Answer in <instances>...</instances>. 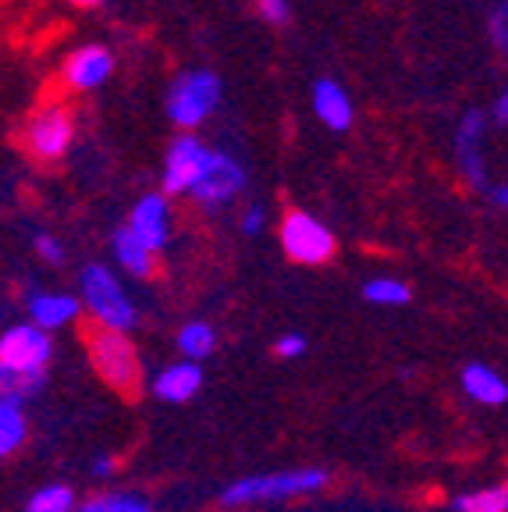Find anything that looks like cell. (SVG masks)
<instances>
[{"label": "cell", "instance_id": "cell-1", "mask_svg": "<svg viewBox=\"0 0 508 512\" xmlns=\"http://www.w3.org/2000/svg\"><path fill=\"white\" fill-rule=\"evenodd\" d=\"M327 484V473L317 466H306V470H278V473H253V477H242L235 484L221 491V505L228 509H242V505L253 502H281V498H302L313 495Z\"/></svg>", "mask_w": 508, "mask_h": 512}, {"label": "cell", "instance_id": "cell-2", "mask_svg": "<svg viewBox=\"0 0 508 512\" xmlns=\"http://www.w3.org/2000/svg\"><path fill=\"white\" fill-rule=\"evenodd\" d=\"M82 303H86V310L93 313L96 324L104 331L128 335L135 328V320H139L132 296H128L125 285L104 264H89L82 271Z\"/></svg>", "mask_w": 508, "mask_h": 512}, {"label": "cell", "instance_id": "cell-3", "mask_svg": "<svg viewBox=\"0 0 508 512\" xmlns=\"http://www.w3.org/2000/svg\"><path fill=\"white\" fill-rule=\"evenodd\" d=\"M221 104V79L207 68L182 72L167 89V118L178 128H199Z\"/></svg>", "mask_w": 508, "mask_h": 512}, {"label": "cell", "instance_id": "cell-4", "mask_svg": "<svg viewBox=\"0 0 508 512\" xmlns=\"http://www.w3.org/2000/svg\"><path fill=\"white\" fill-rule=\"evenodd\" d=\"M89 363L111 388L118 392H135L139 384V352L128 342V335L118 331H93L89 335Z\"/></svg>", "mask_w": 508, "mask_h": 512}, {"label": "cell", "instance_id": "cell-5", "mask_svg": "<svg viewBox=\"0 0 508 512\" xmlns=\"http://www.w3.org/2000/svg\"><path fill=\"white\" fill-rule=\"evenodd\" d=\"M54 356V342L36 324H15L0 338V367L11 374H47V363Z\"/></svg>", "mask_w": 508, "mask_h": 512}, {"label": "cell", "instance_id": "cell-6", "mask_svg": "<svg viewBox=\"0 0 508 512\" xmlns=\"http://www.w3.org/2000/svg\"><path fill=\"white\" fill-rule=\"evenodd\" d=\"M281 246L295 264H324L334 256V235L324 221L306 210H292L281 221Z\"/></svg>", "mask_w": 508, "mask_h": 512}, {"label": "cell", "instance_id": "cell-7", "mask_svg": "<svg viewBox=\"0 0 508 512\" xmlns=\"http://www.w3.org/2000/svg\"><path fill=\"white\" fill-rule=\"evenodd\" d=\"M242 189H246V168H242L235 157H228V153L210 150L207 164H203V171H199L189 196L196 203H203V207H221V203H228L231 196H239Z\"/></svg>", "mask_w": 508, "mask_h": 512}, {"label": "cell", "instance_id": "cell-8", "mask_svg": "<svg viewBox=\"0 0 508 512\" xmlns=\"http://www.w3.org/2000/svg\"><path fill=\"white\" fill-rule=\"evenodd\" d=\"M75 139V121L64 107H43L25 125V150L40 160H61Z\"/></svg>", "mask_w": 508, "mask_h": 512}, {"label": "cell", "instance_id": "cell-9", "mask_svg": "<svg viewBox=\"0 0 508 512\" xmlns=\"http://www.w3.org/2000/svg\"><path fill=\"white\" fill-rule=\"evenodd\" d=\"M487 132V114L484 111H466L455 128V160H459V171L469 185L477 189H487V168H484V153H480V143H484Z\"/></svg>", "mask_w": 508, "mask_h": 512}, {"label": "cell", "instance_id": "cell-10", "mask_svg": "<svg viewBox=\"0 0 508 512\" xmlns=\"http://www.w3.org/2000/svg\"><path fill=\"white\" fill-rule=\"evenodd\" d=\"M125 228L157 256L167 246V239H171V207H167L164 192H150V196L135 203Z\"/></svg>", "mask_w": 508, "mask_h": 512}, {"label": "cell", "instance_id": "cell-11", "mask_svg": "<svg viewBox=\"0 0 508 512\" xmlns=\"http://www.w3.org/2000/svg\"><path fill=\"white\" fill-rule=\"evenodd\" d=\"M210 150L199 143L196 136H182L171 143L164 160V196H178V192H189L196 185L199 171L207 164Z\"/></svg>", "mask_w": 508, "mask_h": 512}, {"label": "cell", "instance_id": "cell-12", "mask_svg": "<svg viewBox=\"0 0 508 512\" xmlns=\"http://www.w3.org/2000/svg\"><path fill=\"white\" fill-rule=\"evenodd\" d=\"M114 72V54L107 47H79L68 64H64V79L72 89H96L104 86Z\"/></svg>", "mask_w": 508, "mask_h": 512}, {"label": "cell", "instance_id": "cell-13", "mask_svg": "<svg viewBox=\"0 0 508 512\" xmlns=\"http://www.w3.org/2000/svg\"><path fill=\"white\" fill-rule=\"evenodd\" d=\"M313 111L324 121L331 132H345L352 128V100L334 79H317L313 82Z\"/></svg>", "mask_w": 508, "mask_h": 512}, {"label": "cell", "instance_id": "cell-14", "mask_svg": "<svg viewBox=\"0 0 508 512\" xmlns=\"http://www.w3.org/2000/svg\"><path fill=\"white\" fill-rule=\"evenodd\" d=\"M199 384H203V370H199L196 363L182 360V363L164 367L153 377V395H157L160 402H189L192 395L199 392Z\"/></svg>", "mask_w": 508, "mask_h": 512}, {"label": "cell", "instance_id": "cell-15", "mask_svg": "<svg viewBox=\"0 0 508 512\" xmlns=\"http://www.w3.org/2000/svg\"><path fill=\"white\" fill-rule=\"evenodd\" d=\"M82 303L75 296H64V292H40V296L29 299V313H32V324L40 331H57L64 324H72L79 317Z\"/></svg>", "mask_w": 508, "mask_h": 512}, {"label": "cell", "instance_id": "cell-16", "mask_svg": "<svg viewBox=\"0 0 508 512\" xmlns=\"http://www.w3.org/2000/svg\"><path fill=\"white\" fill-rule=\"evenodd\" d=\"M462 388L480 406H501L508 399V381L494 367H484V363H469L462 370Z\"/></svg>", "mask_w": 508, "mask_h": 512}, {"label": "cell", "instance_id": "cell-17", "mask_svg": "<svg viewBox=\"0 0 508 512\" xmlns=\"http://www.w3.org/2000/svg\"><path fill=\"white\" fill-rule=\"evenodd\" d=\"M111 249H114V256H118V264L125 267L132 278H150V274H153V253L143 246V242L135 239L128 228L114 232Z\"/></svg>", "mask_w": 508, "mask_h": 512}, {"label": "cell", "instance_id": "cell-18", "mask_svg": "<svg viewBox=\"0 0 508 512\" xmlns=\"http://www.w3.org/2000/svg\"><path fill=\"white\" fill-rule=\"evenodd\" d=\"M178 349L189 363L207 360L210 352L217 349V331L210 328L207 320H189L182 331H178Z\"/></svg>", "mask_w": 508, "mask_h": 512}, {"label": "cell", "instance_id": "cell-19", "mask_svg": "<svg viewBox=\"0 0 508 512\" xmlns=\"http://www.w3.org/2000/svg\"><path fill=\"white\" fill-rule=\"evenodd\" d=\"M25 434H29V424H25L22 406L0 402V459L15 456L18 448L25 445Z\"/></svg>", "mask_w": 508, "mask_h": 512}, {"label": "cell", "instance_id": "cell-20", "mask_svg": "<svg viewBox=\"0 0 508 512\" xmlns=\"http://www.w3.org/2000/svg\"><path fill=\"white\" fill-rule=\"evenodd\" d=\"M43 381H47V374H11V370L0 367V402L22 406V402L36 399L43 392Z\"/></svg>", "mask_w": 508, "mask_h": 512}, {"label": "cell", "instance_id": "cell-21", "mask_svg": "<svg viewBox=\"0 0 508 512\" xmlns=\"http://www.w3.org/2000/svg\"><path fill=\"white\" fill-rule=\"evenodd\" d=\"M79 502H75V491L68 484H47L36 495L25 502V512H75Z\"/></svg>", "mask_w": 508, "mask_h": 512}, {"label": "cell", "instance_id": "cell-22", "mask_svg": "<svg viewBox=\"0 0 508 512\" xmlns=\"http://www.w3.org/2000/svg\"><path fill=\"white\" fill-rule=\"evenodd\" d=\"M75 512H153V505L139 495H128V491H111V495H96L82 502Z\"/></svg>", "mask_w": 508, "mask_h": 512}, {"label": "cell", "instance_id": "cell-23", "mask_svg": "<svg viewBox=\"0 0 508 512\" xmlns=\"http://www.w3.org/2000/svg\"><path fill=\"white\" fill-rule=\"evenodd\" d=\"M455 512H508L505 488H484V491H466L452 502Z\"/></svg>", "mask_w": 508, "mask_h": 512}, {"label": "cell", "instance_id": "cell-24", "mask_svg": "<svg viewBox=\"0 0 508 512\" xmlns=\"http://www.w3.org/2000/svg\"><path fill=\"white\" fill-rule=\"evenodd\" d=\"M363 296L377 306H402L409 303V285L398 278H370L363 285Z\"/></svg>", "mask_w": 508, "mask_h": 512}, {"label": "cell", "instance_id": "cell-25", "mask_svg": "<svg viewBox=\"0 0 508 512\" xmlns=\"http://www.w3.org/2000/svg\"><path fill=\"white\" fill-rule=\"evenodd\" d=\"M487 36H491L494 50L508 57V0H501V4H494L491 18H487Z\"/></svg>", "mask_w": 508, "mask_h": 512}, {"label": "cell", "instance_id": "cell-26", "mask_svg": "<svg viewBox=\"0 0 508 512\" xmlns=\"http://www.w3.org/2000/svg\"><path fill=\"white\" fill-rule=\"evenodd\" d=\"M256 11H260V18L270 25H285L288 18H292V4H288V0H256Z\"/></svg>", "mask_w": 508, "mask_h": 512}, {"label": "cell", "instance_id": "cell-27", "mask_svg": "<svg viewBox=\"0 0 508 512\" xmlns=\"http://www.w3.org/2000/svg\"><path fill=\"white\" fill-rule=\"evenodd\" d=\"M274 352H278L281 360H299L302 352H306V338L295 335V331H292V335H281L278 345H274Z\"/></svg>", "mask_w": 508, "mask_h": 512}, {"label": "cell", "instance_id": "cell-28", "mask_svg": "<svg viewBox=\"0 0 508 512\" xmlns=\"http://www.w3.org/2000/svg\"><path fill=\"white\" fill-rule=\"evenodd\" d=\"M36 249H40V256L47 260V264H61L64 260V246L54 239V235H36Z\"/></svg>", "mask_w": 508, "mask_h": 512}, {"label": "cell", "instance_id": "cell-29", "mask_svg": "<svg viewBox=\"0 0 508 512\" xmlns=\"http://www.w3.org/2000/svg\"><path fill=\"white\" fill-rule=\"evenodd\" d=\"M263 221H267V214H263V207H249L246 214H242V232H246V235L263 232Z\"/></svg>", "mask_w": 508, "mask_h": 512}, {"label": "cell", "instance_id": "cell-30", "mask_svg": "<svg viewBox=\"0 0 508 512\" xmlns=\"http://www.w3.org/2000/svg\"><path fill=\"white\" fill-rule=\"evenodd\" d=\"M491 121H494V125H508V89H501L498 100H494V107H491Z\"/></svg>", "mask_w": 508, "mask_h": 512}, {"label": "cell", "instance_id": "cell-31", "mask_svg": "<svg viewBox=\"0 0 508 512\" xmlns=\"http://www.w3.org/2000/svg\"><path fill=\"white\" fill-rule=\"evenodd\" d=\"M114 470H118V463H114L111 456H100V459H93V477H100V480H104V477H111Z\"/></svg>", "mask_w": 508, "mask_h": 512}, {"label": "cell", "instance_id": "cell-32", "mask_svg": "<svg viewBox=\"0 0 508 512\" xmlns=\"http://www.w3.org/2000/svg\"><path fill=\"white\" fill-rule=\"evenodd\" d=\"M491 200L498 203V207H505V210H508V185H498V189L491 192Z\"/></svg>", "mask_w": 508, "mask_h": 512}, {"label": "cell", "instance_id": "cell-33", "mask_svg": "<svg viewBox=\"0 0 508 512\" xmlns=\"http://www.w3.org/2000/svg\"><path fill=\"white\" fill-rule=\"evenodd\" d=\"M72 4H79V8H96V4H104V0H72Z\"/></svg>", "mask_w": 508, "mask_h": 512}, {"label": "cell", "instance_id": "cell-34", "mask_svg": "<svg viewBox=\"0 0 508 512\" xmlns=\"http://www.w3.org/2000/svg\"><path fill=\"white\" fill-rule=\"evenodd\" d=\"M505 495H508V488H505Z\"/></svg>", "mask_w": 508, "mask_h": 512}]
</instances>
